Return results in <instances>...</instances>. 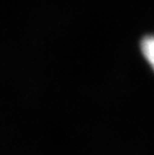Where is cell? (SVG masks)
<instances>
[{"mask_svg":"<svg viewBox=\"0 0 154 155\" xmlns=\"http://www.w3.org/2000/svg\"><path fill=\"white\" fill-rule=\"evenodd\" d=\"M141 50L144 57L154 70V36H148L143 39L141 42Z\"/></svg>","mask_w":154,"mask_h":155,"instance_id":"cell-1","label":"cell"}]
</instances>
